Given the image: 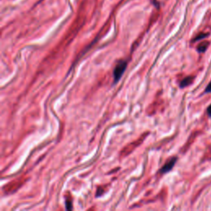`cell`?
Instances as JSON below:
<instances>
[{"label":"cell","mask_w":211,"mask_h":211,"mask_svg":"<svg viewBox=\"0 0 211 211\" xmlns=\"http://www.w3.org/2000/svg\"><path fill=\"white\" fill-rule=\"evenodd\" d=\"M152 4L156 7V8H159V3H158L157 0H152Z\"/></svg>","instance_id":"cell-8"},{"label":"cell","mask_w":211,"mask_h":211,"mask_svg":"<svg viewBox=\"0 0 211 211\" xmlns=\"http://www.w3.org/2000/svg\"><path fill=\"white\" fill-rule=\"evenodd\" d=\"M209 34H204V33H201V34H199L197 37H196V38L194 39L193 41H199V40H201V39H204L205 38L206 36H208Z\"/></svg>","instance_id":"cell-7"},{"label":"cell","mask_w":211,"mask_h":211,"mask_svg":"<svg viewBox=\"0 0 211 211\" xmlns=\"http://www.w3.org/2000/svg\"><path fill=\"white\" fill-rule=\"evenodd\" d=\"M208 45H209V42H207V41H204V42H202V43H200V44L199 45V46H198V48H197V50H198V51L200 53L205 52V50H207Z\"/></svg>","instance_id":"cell-6"},{"label":"cell","mask_w":211,"mask_h":211,"mask_svg":"<svg viewBox=\"0 0 211 211\" xmlns=\"http://www.w3.org/2000/svg\"><path fill=\"white\" fill-rule=\"evenodd\" d=\"M176 160H177V159H176V158H175V157L170 158V159L165 163L164 166L160 169V173L164 174V173H167L168 172H170L173 168V167H174V165L176 163Z\"/></svg>","instance_id":"cell-4"},{"label":"cell","mask_w":211,"mask_h":211,"mask_svg":"<svg viewBox=\"0 0 211 211\" xmlns=\"http://www.w3.org/2000/svg\"><path fill=\"white\" fill-rule=\"evenodd\" d=\"M126 67H127V62L126 60H120L116 65L114 69V73H113L115 83L117 82L122 77L124 72L126 69Z\"/></svg>","instance_id":"cell-2"},{"label":"cell","mask_w":211,"mask_h":211,"mask_svg":"<svg viewBox=\"0 0 211 211\" xmlns=\"http://www.w3.org/2000/svg\"><path fill=\"white\" fill-rule=\"evenodd\" d=\"M25 180H23L22 178H19L18 180H15V181H12L10 183H8V185H6L4 187H3V191L5 193H12V192H15V191H17L18 188L22 186V185L23 184Z\"/></svg>","instance_id":"cell-3"},{"label":"cell","mask_w":211,"mask_h":211,"mask_svg":"<svg viewBox=\"0 0 211 211\" xmlns=\"http://www.w3.org/2000/svg\"><path fill=\"white\" fill-rule=\"evenodd\" d=\"M193 77L189 76L185 78L184 79H182V81L180 83V87L181 88H185V87H187L188 85H190L191 82H193Z\"/></svg>","instance_id":"cell-5"},{"label":"cell","mask_w":211,"mask_h":211,"mask_svg":"<svg viewBox=\"0 0 211 211\" xmlns=\"http://www.w3.org/2000/svg\"><path fill=\"white\" fill-rule=\"evenodd\" d=\"M148 135H149V133L143 134L139 138H138L135 141H134V142H132V143L128 144L126 148H124L123 149H122V151H121V152H120V157L122 158V157H126V156L129 155L130 152H132V151H134L137 147L139 146V145L144 142V140L145 139V138H146L147 136H148Z\"/></svg>","instance_id":"cell-1"},{"label":"cell","mask_w":211,"mask_h":211,"mask_svg":"<svg viewBox=\"0 0 211 211\" xmlns=\"http://www.w3.org/2000/svg\"><path fill=\"white\" fill-rule=\"evenodd\" d=\"M207 114H208V116L209 117H211V105L209 106L208 107V109H207Z\"/></svg>","instance_id":"cell-10"},{"label":"cell","mask_w":211,"mask_h":211,"mask_svg":"<svg viewBox=\"0 0 211 211\" xmlns=\"http://www.w3.org/2000/svg\"><path fill=\"white\" fill-rule=\"evenodd\" d=\"M205 92H211V82L207 86V88H205Z\"/></svg>","instance_id":"cell-9"}]
</instances>
